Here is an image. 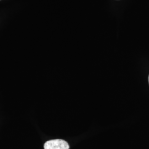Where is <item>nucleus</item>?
I'll return each mask as SVG.
<instances>
[{"label":"nucleus","mask_w":149,"mask_h":149,"mask_svg":"<svg viewBox=\"0 0 149 149\" xmlns=\"http://www.w3.org/2000/svg\"></svg>","instance_id":"obj_2"},{"label":"nucleus","mask_w":149,"mask_h":149,"mask_svg":"<svg viewBox=\"0 0 149 149\" xmlns=\"http://www.w3.org/2000/svg\"><path fill=\"white\" fill-rule=\"evenodd\" d=\"M44 149H69L68 143L62 139H55L47 141L44 145Z\"/></svg>","instance_id":"obj_1"}]
</instances>
